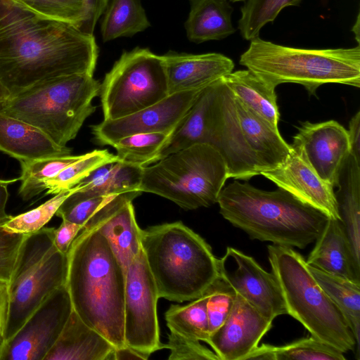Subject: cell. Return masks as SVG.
I'll return each mask as SVG.
<instances>
[{
  "instance_id": "9c48e42d",
  "label": "cell",
  "mask_w": 360,
  "mask_h": 360,
  "mask_svg": "<svg viewBox=\"0 0 360 360\" xmlns=\"http://www.w3.org/2000/svg\"><path fill=\"white\" fill-rule=\"evenodd\" d=\"M228 179L226 164L212 146L198 143L143 167L139 190L167 198L185 210L215 203Z\"/></svg>"
},
{
  "instance_id": "2e32d148",
  "label": "cell",
  "mask_w": 360,
  "mask_h": 360,
  "mask_svg": "<svg viewBox=\"0 0 360 360\" xmlns=\"http://www.w3.org/2000/svg\"><path fill=\"white\" fill-rule=\"evenodd\" d=\"M292 144L303 153L318 176L335 187L340 168L350 153L347 130L335 120L301 124Z\"/></svg>"
},
{
  "instance_id": "836d02e7",
  "label": "cell",
  "mask_w": 360,
  "mask_h": 360,
  "mask_svg": "<svg viewBox=\"0 0 360 360\" xmlns=\"http://www.w3.org/2000/svg\"><path fill=\"white\" fill-rule=\"evenodd\" d=\"M169 134L165 133H143L124 137L113 145L118 158L141 167L158 161L161 149Z\"/></svg>"
},
{
  "instance_id": "277c9868",
  "label": "cell",
  "mask_w": 360,
  "mask_h": 360,
  "mask_svg": "<svg viewBox=\"0 0 360 360\" xmlns=\"http://www.w3.org/2000/svg\"><path fill=\"white\" fill-rule=\"evenodd\" d=\"M208 144L224 158L228 179L243 181L278 167L290 151L278 129L243 105L221 79L210 108Z\"/></svg>"
},
{
  "instance_id": "f546056e",
  "label": "cell",
  "mask_w": 360,
  "mask_h": 360,
  "mask_svg": "<svg viewBox=\"0 0 360 360\" xmlns=\"http://www.w3.org/2000/svg\"><path fill=\"white\" fill-rule=\"evenodd\" d=\"M101 31L103 41L131 37L150 26L141 0H111L104 11Z\"/></svg>"
},
{
  "instance_id": "4fadbf2b",
  "label": "cell",
  "mask_w": 360,
  "mask_h": 360,
  "mask_svg": "<svg viewBox=\"0 0 360 360\" xmlns=\"http://www.w3.org/2000/svg\"><path fill=\"white\" fill-rule=\"evenodd\" d=\"M72 310L66 285L56 289L4 343L0 360H44Z\"/></svg>"
},
{
  "instance_id": "d4e9b609",
  "label": "cell",
  "mask_w": 360,
  "mask_h": 360,
  "mask_svg": "<svg viewBox=\"0 0 360 360\" xmlns=\"http://www.w3.org/2000/svg\"><path fill=\"white\" fill-rule=\"evenodd\" d=\"M143 167L122 160L104 165L81 181L67 198L75 201L139 190Z\"/></svg>"
},
{
  "instance_id": "e575fe53",
  "label": "cell",
  "mask_w": 360,
  "mask_h": 360,
  "mask_svg": "<svg viewBox=\"0 0 360 360\" xmlns=\"http://www.w3.org/2000/svg\"><path fill=\"white\" fill-rule=\"evenodd\" d=\"M120 160L117 155L108 150H94L85 153L79 160L62 169L46 182V195H55L70 189L90 175L98 167L110 162Z\"/></svg>"
},
{
  "instance_id": "d6986e66",
  "label": "cell",
  "mask_w": 360,
  "mask_h": 360,
  "mask_svg": "<svg viewBox=\"0 0 360 360\" xmlns=\"http://www.w3.org/2000/svg\"><path fill=\"white\" fill-rule=\"evenodd\" d=\"M290 146L285 160L261 175L304 203L340 220L334 187L318 176L299 147L292 143Z\"/></svg>"
},
{
  "instance_id": "9a60e30c",
  "label": "cell",
  "mask_w": 360,
  "mask_h": 360,
  "mask_svg": "<svg viewBox=\"0 0 360 360\" xmlns=\"http://www.w3.org/2000/svg\"><path fill=\"white\" fill-rule=\"evenodd\" d=\"M203 89L169 94L160 101L127 116L103 120L92 126V134L99 144L111 146L118 140L136 134L170 135Z\"/></svg>"
},
{
  "instance_id": "bcb514c9",
  "label": "cell",
  "mask_w": 360,
  "mask_h": 360,
  "mask_svg": "<svg viewBox=\"0 0 360 360\" xmlns=\"http://www.w3.org/2000/svg\"><path fill=\"white\" fill-rule=\"evenodd\" d=\"M350 153L360 161V111L351 118L347 130Z\"/></svg>"
},
{
  "instance_id": "ee69618b",
  "label": "cell",
  "mask_w": 360,
  "mask_h": 360,
  "mask_svg": "<svg viewBox=\"0 0 360 360\" xmlns=\"http://www.w3.org/2000/svg\"><path fill=\"white\" fill-rule=\"evenodd\" d=\"M87 4V15L81 27L84 32L93 34L96 24L104 13L110 0H86Z\"/></svg>"
},
{
  "instance_id": "74e56055",
  "label": "cell",
  "mask_w": 360,
  "mask_h": 360,
  "mask_svg": "<svg viewBox=\"0 0 360 360\" xmlns=\"http://www.w3.org/2000/svg\"><path fill=\"white\" fill-rule=\"evenodd\" d=\"M77 189L78 186L76 185L70 189L63 190L36 208L11 217L3 225L4 228L10 232L22 234L37 232L56 214L63 201Z\"/></svg>"
},
{
  "instance_id": "8992f818",
  "label": "cell",
  "mask_w": 360,
  "mask_h": 360,
  "mask_svg": "<svg viewBox=\"0 0 360 360\" xmlns=\"http://www.w3.org/2000/svg\"><path fill=\"white\" fill-rule=\"evenodd\" d=\"M239 63L269 84L302 85L309 94L328 83L360 87V46L306 49L285 46L259 37L250 40Z\"/></svg>"
},
{
  "instance_id": "5b68a950",
  "label": "cell",
  "mask_w": 360,
  "mask_h": 360,
  "mask_svg": "<svg viewBox=\"0 0 360 360\" xmlns=\"http://www.w3.org/2000/svg\"><path fill=\"white\" fill-rule=\"evenodd\" d=\"M141 242L160 298L193 300L220 276L210 245L181 221L142 229Z\"/></svg>"
},
{
  "instance_id": "f907efd6",
  "label": "cell",
  "mask_w": 360,
  "mask_h": 360,
  "mask_svg": "<svg viewBox=\"0 0 360 360\" xmlns=\"http://www.w3.org/2000/svg\"><path fill=\"white\" fill-rule=\"evenodd\" d=\"M359 24H360V20H359V14L357 16V18H356V23L354 24V25L353 26L352 30V32L355 34V39L357 41L358 44H359V43H360V34H359L360 26H359Z\"/></svg>"
},
{
  "instance_id": "7c38bea8",
  "label": "cell",
  "mask_w": 360,
  "mask_h": 360,
  "mask_svg": "<svg viewBox=\"0 0 360 360\" xmlns=\"http://www.w3.org/2000/svg\"><path fill=\"white\" fill-rule=\"evenodd\" d=\"M159 298L141 248L125 274L124 338L125 345L148 356L164 349L157 314Z\"/></svg>"
},
{
  "instance_id": "4dcf8cb0",
  "label": "cell",
  "mask_w": 360,
  "mask_h": 360,
  "mask_svg": "<svg viewBox=\"0 0 360 360\" xmlns=\"http://www.w3.org/2000/svg\"><path fill=\"white\" fill-rule=\"evenodd\" d=\"M345 360L344 353L312 337L304 338L283 346H257L245 360Z\"/></svg>"
},
{
  "instance_id": "b9f144b4",
  "label": "cell",
  "mask_w": 360,
  "mask_h": 360,
  "mask_svg": "<svg viewBox=\"0 0 360 360\" xmlns=\"http://www.w3.org/2000/svg\"><path fill=\"white\" fill-rule=\"evenodd\" d=\"M27 235L10 232L0 225V280L9 281Z\"/></svg>"
},
{
  "instance_id": "681fc988",
  "label": "cell",
  "mask_w": 360,
  "mask_h": 360,
  "mask_svg": "<svg viewBox=\"0 0 360 360\" xmlns=\"http://www.w3.org/2000/svg\"><path fill=\"white\" fill-rule=\"evenodd\" d=\"M11 96V92L0 81V108L7 101V100L10 98Z\"/></svg>"
},
{
  "instance_id": "30bf717a",
  "label": "cell",
  "mask_w": 360,
  "mask_h": 360,
  "mask_svg": "<svg viewBox=\"0 0 360 360\" xmlns=\"http://www.w3.org/2000/svg\"><path fill=\"white\" fill-rule=\"evenodd\" d=\"M54 229L27 234L8 281L10 308L4 342L56 289L65 285L68 257L53 244Z\"/></svg>"
},
{
  "instance_id": "52a82bcc",
  "label": "cell",
  "mask_w": 360,
  "mask_h": 360,
  "mask_svg": "<svg viewBox=\"0 0 360 360\" xmlns=\"http://www.w3.org/2000/svg\"><path fill=\"white\" fill-rule=\"evenodd\" d=\"M269 262L284 299L287 314L311 335L345 353L357 350L348 322L311 274L303 257L290 247L267 246Z\"/></svg>"
},
{
  "instance_id": "f35d334b",
  "label": "cell",
  "mask_w": 360,
  "mask_h": 360,
  "mask_svg": "<svg viewBox=\"0 0 360 360\" xmlns=\"http://www.w3.org/2000/svg\"><path fill=\"white\" fill-rule=\"evenodd\" d=\"M207 313L210 334L228 317L234 303L236 292L219 276L207 288Z\"/></svg>"
},
{
  "instance_id": "cb8c5ba5",
  "label": "cell",
  "mask_w": 360,
  "mask_h": 360,
  "mask_svg": "<svg viewBox=\"0 0 360 360\" xmlns=\"http://www.w3.org/2000/svg\"><path fill=\"white\" fill-rule=\"evenodd\" d=\"M335 186V200L340 221L360 262V161L351 153L339 172Z\"/></svg>"
},
{
  "instance_id": "f1b7e54d",
  "label": "cell",
  "mask_w": 360,
  "mask_h": 360,
  "mask_svg": "<svg viewBox=\"0 0 360 360\" xmlns=\"http://www.w3.org/2000/svg\"><path fill=\"white\" fill-rule=\"evenodd\" d=\"M308 266L318 284L346 318L360 353V283Z\"/></svg>"
},
{
  "instance_id": "7bdbcfd3",
  "label": "cell",
  "mask_w": 360,
  "mask_h": 360,
  "mask_svg": "<svg viewBox=\"0 0 360 360\" xmlns=\"http://www.w3.org/2000/svg\"><path fill=\"white\" fill-rule=\"evenodd\" d=\"M82 229L79 224L63 219L59 227L54 229L53 244L56 248L67 255L71 244Z\"/></svg>"
},
{
  "instance_id": "ffe728a7",
  "label": "cell",
  "mask_w": 360,
  "mask_h": 360,
  "mask_svg": "<svg viewBox=\"0 0 360 360\" xmlns=\"http://www.w3.org/2000/svg\"><path fill=\"white\" fill-rule=\"evenodd\" d=\"M168 93L203 89L231 72L233 60L217 53L191 54L169 51L162 55Z\"/></svg>"
},
{
  "instance_id": "e0dca14e",
  "label": "cell",
  "mask_w": 360,
  "mask_h": 360,
  "mask_svg": "<svg viewBox=\"0 0 360 360\" xmlns=\"http://www.w3.org/2000/svg\"><path fill=\"white\" fill-rule=\"evenodd\" d=\"M272 322L236 293L228 317L210 335L207 343L219 360H245L271 328Z\"/></svg>"
},
{
  "instance_id": "ab89813d",
  "label": "cell",
  "mask_w": 360,
  "mask_h": 360,
  "mask_svg": "<svg viewBox=\"0 0 360 360\" xmlns=\"http://www.w3.org/2000/svg\"><path fill=\"white\" fill-rule=\"evenodd\" d=\"M115 195L97 196L75 201L66 198L55 215L62 219L79 224L84 228L89 220Z\"/></svg>"
},
{
  "instance_id": "5bb4252c",
  "label": "cell",
  "mask_w": 360,
  "mask_h": 360,
  "mask_svg": "<svg viewBox=\"0 0 360 360\" xmlns=\"http://www.w3.org/2000/svg\"><path fill=\"white\" fill-rule=\"evenodd\" d=\"M219 266L220 276L264 316L273 321L287 314L275 276L263 269L252 257L228 247L219 259Z\"/></svg>"
},
{
  "instance_id": "7402d4cb",
  "label": "cell",
  "mask_w": 360,
  "mask_h": 360,
  "mask_svg": "<svg viewBox=\"0 0 360 360\" xmlns=\"http://www.w3.org/2000/svg\"><path fill=\"white\" fill-rule=\"evenodd\" d=\"M115 347L72 310L44 360H110Z\"/></svg>"
},
{
  "instance_id": "ac0fdd59",
  "label": "cell",
  "mask_w": 360,
  "mask_h": 360,
  "mask_svg": "<svg viewBox=\"0 0 360 360\" xmlns=\"http://www.w3.org/2000/svg\"><path fill=\"white\" fill-rule=\"evenodd\" d=\"M141 193L136 190L116 195L83 228L96 229L106 238L124 274L141 250L142 229L132 205Z\"/></svg>"
},
{
  "instance_id": "60d3db41",
  "label": "cell",
  "mask_w": 360,
  "mask_h": 360,
  "mask_svg": "<svg viewBox=\"0 0 360 360\" xmlns=\"http://www.w3.org/2000/svg\"><path fill=\"white\" fill-rule=\"evenodd\" d=\"M163 348L169 349V360H219L216 354L200 343L169 333Z\"/></svg>"
},
{
  "instance_id": "d6a6232c",
  "label": "cell",
  "mask_w": 360,
  "mask_h": 360,
  "mask_svg": "<svg viewBox=\"0 0 360 360\" xmlns=\"http://www.w3.org/2000/svg\"><path fill=\"white\" fill-rule=\"evenodd\" d=\"M84 154L48 157L21 161V181L18 194L28 200L46 190V182L70 164L81 159Z\"/></svg>"
},
{
  "instance_id": "8d00e7d4",
  "label": "cell",
  "mask_w": 360,
  "mask_h": 360,
  "mask_svg": "<svg viewBox=\"0 0 360 360\" xmlns=\"http://www.w3.org/2000/svg\"><path fill=\"white\" fill-rule=\"evenodd\" d=\"M32 12L79 30L87 15L86 0H15Z\"/></svg>"
},
{
  "instance_id": "7dc6e473",
  "label": "cell",
  "mask_w": 360,
  "mask_h": 360,
  "mask_svg": "<svg viewBox=\"0 0 360 360\" xmlns=\"http://www.w3.org/2000/svg\"><path fill=\"white\" fill-rule=\"evenodd\" d=\"M19 180V178L13 180L0 179V225H4L12 217L6 212V205L8 197V186L9 184Z\"/></svg>"
},
{
  "instance_id": "83f0119b",
  "label": "cell",
  "mask_w": 360,
  "mask_h": 360,
  "mask_svg": "<svg viewBox=\"0 0 360 360\" xmlns=\"http://www.w3.org/2000/svg\"><path fill=\"white\" fill-rule=\"evenodd\" d=\"M217 82L201 91L169 136L159 153L158 161L171 153L191 146L198 143L208 144L210 108Z\"/></svg>"
},
{
  "instance_id": "f6af8a7d",
  "label": "cell",
  "mask_w": 360,
  "mask_h": 360,
  "mask_svg": "<svg viewBox=\"0 0 360 360\" xmlns=\"http://www.w3.org/2000/svg\"><path fill=\"white\" fill-rule=\"evenodd\" d=\"M10 308L8 281L0 280V338L4 340Z\"/></svg>"
},
{
  "instance_id": "816d5d0a",
  "label": "cell",
  "mask_w": 360,
  "mask_h": 360,
  "mask_svg": "<svg viewBox=\"0 0 360 360\" xmlns=\"http://www.w3.org/2000/svg\"><path fill=\"white\" fill-rule=\"evenodd\" d=\"M4 343V340L1 338H0V354H1V352L2 350Z\"/></svg>"
},
{
  "instance_id": "44dd1931",
  "label": "cell",
  "mask_w": 360,
  "mask_h": 360,
  "mask_svg": "<svg viewBox=\"0 0 360 360\" xmlns=\"http://www.w3.org/2000/svg\"><path fill=\"white\" fill-rule=\"evenodd\" d=\"M306 262L324 272L360 283V262L339 219L329 218Z\"/></svg>"
},
{
  "instance_id": "8fae6325",
  "label": "cell",
  "mask_w": 360,
  "mask_h": 360,
  "mask_svg": "<svg viewBox=\"0 0 360 360\" xmlns=\"http://www.w3.org/2000/svg\"><path fill=\"white\" fill-rule=\"evenodd\" d=\"M103 120L123 117L169 95L161 56L147 48L124 51L105 75L100 89Z\"/></svg>"
},
{
  "instance_id": "603a6c76",
  "label": "cell",
  "mask_w": 360,
  "mask_h": 360,
  "mask_svg": "<svg viewBox=\"0 0 360 360\" xmlns=\"http://www.w3.org/2000/svg\"><path fill=\"white\" fill-rule=\"evenodd\" d=\"M0 150L20 162L66 155L72 150L55 143L41 130L0 112Z\"/></svg>"
},
{
  "instance_id": "7a4b0ae2",
  "label": "cell",
  "mask_w": 360,
  "mask_h": 360,
  "mask_svg": "<svg viewBox=\"0 0 360 360\" xmlns=\"http://www.w3.org/2000/svg\"><path fill=\"white\" fill-rule=\"evenodd\" d=\"M67 253L65 285L73 310L115 348L125 345V274L106 238L83 229Z\"/></svg>"
},
{
  "instance_id": "c3c4849f",
  "label": "cell",
  "mask_w": 360,
  "mask_h": 360,
  "mask_svg": "<svg viewBox=\"0 0 360 360\" xmlns=\"http://www.w3.org/2000/svg\"><path fill=\"white\" fill-rule=\"evenodd\" d=\"M114 360L122 359H143L146 360L149 356L140 352L138 350L125 345L122 347L115 348L114 350Z\"/></svg>"
},
{
  "instance_id": "1f68e13d",
  "label": "cell",
  "mask_w": 360,
  "mask_h": 360,
  "mask_svg": "<svg viewBox=\"0 0 360 360\" xmlns=\"http://www.w3.org/2000/svg\"><path fill=\"white\" fill-rule=\"evenodd\" d=\"M208 293L184 306L172 304L165 313L170 333L182 338L207 342L210 333L207 313Z\"/></svg>"
},
{
  "instance_id": "ba28073f",
  "label": "cell",
  "mask_w": 360,
  "mask_h": 360,
  "mask_svg": "<svg viewBox=\"0 0 360 360\" xmlns=\"http://www.w3.org/2000/svg\"><path fill=\"white\" fill-rule=\"evenodd\" d=\"M100 89V82L91 75L56 77L11 95L0 112L36 127L58 145L66 146L95 112L92 101Z\"/></svg>"
},
{
  "instance_id": "4316f807",
  "label": "cell",
  "mask_w": 360,
  "mask_h": 360,
  "mask_svg": "<svg viewBox=\"0 0 360 360\" xmlns=\"http://www.w3.org/2000/svg\"><path fill=\"white\" fill-rule=\"evenodd\" d=\"M185 22L189 41L197 44L223 39L236 32L231 21L233 8L227 0H190Z\"/></svg>"
},
{
  "instance_id": "484cf974",
  "label": "cell",
  "mask_w": 360,
  "mask_h": 360,
  "mask_svg": "<svg viewBox=\"0 0 360 360\" xmlns=\"http://www.w3.org/2000/svg\"><path fill=\"white\" fill-rule=\"evenodd\" d=\"M221 80L243 105L278 129L280 114L276 87L248 69L231 72Z\"/></svg>"
},
{
  "instance_id": "3957f363",
  "label": "cell",
  "mask_w": 360,
  "mask_h": 360,
  "mask_svg": "<svg viewBox=\"0 0 360 360\" xmlns=\"http://www.w3.org/2000/svg\"><path fill=\"white\" fill-rule=\"evenodd\" d=\"M217 203L221 216L251 239L300 249L316 240L330 218L284 189L237 181L222 188Z\"/></svg>"
},
{
  "instance_id": "d590c367",
  "label": "cell",
  "mask_w": 360,
  "mask_h": 360,
  "mask_svg": "<svg viewBox=\"0 0 360 360\" xmlns=\"http://www.w3.org/2000/svg\"><path fill=\"white\" fill-rule=\"evenodd\" d=\"M302 0H245L241 8L238 29L242 37L252 40L259 37L261 29L273 22L285 7L297 6Z\"/></svg>"
},
{
  "instance_id": "f5cc1de1",
  "label": "cell",
  "mask_w": 360,
  "mask_h": 360,
  "mask_svg": "<svg viewBox=\"0 0 360 360\" xmlns=\"http://www.w3.org/2000/svg\"><path fill=\"white\" fill-rule=\"evenodd\" d=\"M232 2H236V1H245V0H229Z\"/></svg>"
},
{
  "instance_id": "6da1fadb",
  "label": "cell",
  "mask_w": 360,
  "mask_h": 360,
  "mask_svg": "<svg viewBox=\"0 0 360 360\" xmlns=\"http://www.w3.org/2000/svg\"><path fill=\"white\" fill-rule=\"evenodd\" d=\"M98 51L94 34L0 0V81L11 95L56 77L94 75Z\"/></svg>"
}]
</instances>
